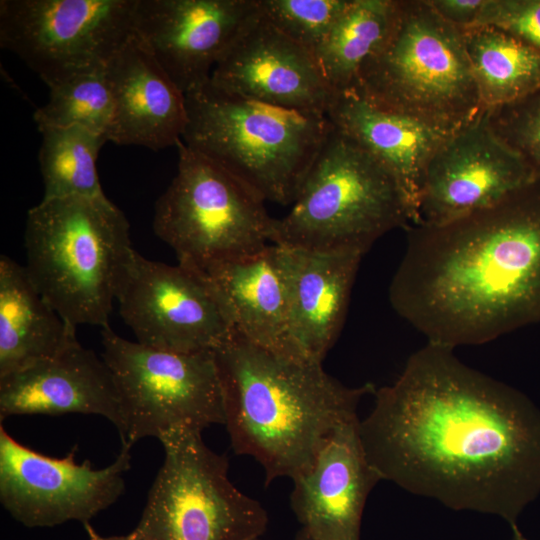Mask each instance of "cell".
Wrapping results in <instances>:
<instances>
[{"instance_id":"cell-1","label":"cell","mask_w":540,"mask_h":540,"mask_svg":"<svg viewBox=\"0 0 540 540\" xmlns=\"http://www.w3.org/2000/svg\"><path fill=\"white\" fill-rule=\"evenodd\" d=\"M360 420L381 480L517 528L540 494V409L524 393L426 343Z\"/></svg>"},{"instance_id":"cell-2","label":"cell","mask_w":540,"mask_h":540,"mask_svg":"<svg viewBox=\"0 0 540 540\" xmlns=\"http://www.w3.org/2000/svg\"><path fill=\"white\" fill-rule=\"evenodd\" d=\"M390 286L398 315L455 349L540 322V177L495 205L410 224Z\"/></svg>"},{"instance_id":"cell-3","label":"cell","mask_w":540,"mask_h":540,"mask_svg":"<svg viewBox=\"0 0 540 540\" xmlns=\"http://www.w3.org/2000/svg\"><path fill=\"white\" fill-rule=\"evenodd\" d=\"M225 426L238 455L253 457L265 485L308 470L329 436L355 421L372 384L348 387L322 363L275 354L235 335L214 350Z\"/></svg>"},{"instance_id":"cell-4","label":"cell","mask_w":540,"mask_h":540,"mask_svg":"<svg viewBox=\"0 0 540 540\" xmlns=\"http://www.w3.org/2000/svg\"><path fill=\"white\" fill-rule=\"evenodd\" d=\"M129 229L106 195L42 199L28 211L25 269L71 327L109 326L136 252Z\"/></svg>"},{"instance_id":"cell-5","label":"cell","mask_w":540,"mask_h":540,"mask_svg":"<svg viewBox=\"0 0 540 540\" xmlns=\"http://www.w3.org/2000/svg\"><path fill=\"white\" fill-rule=\"evenodd\" d=\"M182 141L261 200L292 204L333 129L327 115L223 91L210 80L185 94Z\"/></svg>"},{"instance_id":"cell-6","label":"cell","mask_w":540,"mask_h":540,"mask_svg":"<svg viewBox=\"0 0 540 540\" xmlns=\"http://www.w3.org/2000/svg\"><path fill=\"white\" fill-rule=\"evenodd\" d=\"M353 90L373 104L454 133L483 111L462 29L429 0H397L387 39Z\"/></svg>"},{"instance_id":"cell-7","label":"cell","mask_w":540,"mask_h":540,"mask_svg":"<svg viewBox=\"0 0 540 540\" xmlns=\"http://www.w3.org/2000/svg\"><path fill=\"white\" fill-rule=\"evenodd\" d=\"M410 224V212L393 177L333 127L291 210L274 218L271 244L367 253L384 234Z\"/></svg>"},{"instance_id":"cell-8","label":"cell","mask_w":540,"mask_h":540,"mask_svg":"<svg viewBox=\"0 0 540 540\" xmlns=\"http://www.w3.org/2000/svg\"><path fill=\"white\" fill-rule=\"evenodd\" d=\"M164 461L134 531L145 540H255L267 529L262 504L240 491L225 455L202 431L179 428L158 439Z\"/></svg>"},{"instance_id":"cell-9","label":"cell","mask_w":540,"mask_h":540,"mask_svg":"<svg viewBox=\"0 0 540 540\" xmlns=\"http://www.w3.org/2000/svg\"><path fill=\"white\" fill-rule=\"evenodd\" d=\"M177 172L155 204L153 229L179 263L200 270L271 244L264 201L181 140Z\"/></svg>"},{"instance_id":"cell-10","label":"cell","mask_w":540,"mask_h":540,"mask_svg":"<svg viewBox=\"0 0 540 540\" xmlns=\"http://www.w3.org/2000/svg\"><path fill=\"white\" fill-rule=\"evenodd\" d=\"M102 358L115 379L125 420L122 446L179 428L203 431L225 424L224 396L214 351L154 348L101 328Z\"/></svg>"},{"instance_id":"cell-11","label":"cell","mask_w":540,"mask_h":540,"mask_svg":"<svg viewBox=\"0 0 540 540\" xmlns=\"http://www.w3.org/2000/svg\"><path fill=\"white\" fill-rule=\"evenodd\" d=\"M137 0H1L0 45L48 87L105 68L134 31Z\"/></svg>"},{"instance_id":"cell-12","label":"cell","mask_w":540,"mask_h":540,"mask_svg":"<svg viewBox=\"0 0 540 540\" xmlns=\"http://www.w3.org/2000/svg\"><path fill=\"white\" fill-rule=\"evenodd\" d=\"M117 301L137 342L154 348L214 351L236 333L209 276L183 263L152 261L136 251Z\"/></svg>"},{"instance_id":"cell-13","label":"cell","mask_w":540,"mask_h":540,"mask_svg":"<svg viewBox=\"0 0 540 540\" xmlns=\"http://www.w3.org/2000/svg\"><path fill=\"white\" fill-rule=\"evenodd\" d=\"M131 449L122 446L110 465L96 469L75 460L77 447L63 458L39 453L15 440L0 425V501L26 527L89 522L125 490Z\"/></svg>"},{"instance_id":"cell-14","label":"cell","mask_w":540,"mask_h":540,"mask_svg":"<svg viewBox=\"0 0 540 540\" xmlns=\"http://www.w3.org/2000/svg\"><path fill=\"white\" fill-rule=\"evenodd\" d=\"M538 177L495 134L484 110L449 136L431 158L416 224H444L491 207Z\"/></svg>"},{"instance_id":"cell-15","label":"cell","mask_w":540,"mask_h":540,"mask_svg":"<svg viewBox=\"0 0 540 540\" xmlns=\"http://www.w3.org/2000/svg\"><path fill=\"white\" fill-rule=\"evenodd\" d=\"M258 0H137L134 29L184 93L207 83Z\"/></svg>"},{"instance_id":"cell-16","label":"cell","mask_w":540,"mask_h":540,"mask_svg":"<svg viewBox=\"0 0 540 540\" xmlns=\"http://www.w3.org/2000/svg\"><path fill=\"white\" fill-rule=\"evenodd\" d=\"M210 82L240 97L325 115L337 94L313 51L281 33L260 11L218 61Z\"/></svg>"},{"instance_id":"cell-17","label":"cell","mask_w":540,"mask_h":540,"mask_svg":"<svg viewBox=\"0 0 540 540\" xmlns=\"http://www.w3.org/2000/svg\"><path fill=\"white\" fill-rule=\"evenodd\" d=\"M359 422L335 429L313 465L292 479V511L313 540H360L364 507L381 477L367 458Z\"/></svg>"},{"instance_id":"cell-18","label":"cell","mask_w":540,"mask_h":540,"mask_svg":"<svg viewBox=\"0 0 540 540\" xmlns=\"http://www.w3.org/2000/svg\"><path fill=\"white\" fill-rule=\"evenodd\" d=\"M94 414L117 429L125 420L109 367L78 341L57 355L0 377V420L16 415Z\"/></svg>"},{"instance_id":"cell-19","label":"cell","mask_w":540,"mask_h":540,"mask_svg":"<svg viewBox=\"0 0 540 540\" xmlns=\"http://www.w3.org/2000/svg\"><path fill=\"white\" fill-rule=\"evenodd\" d=\"M106 76L114 103L108 141L157 151L182 140L185 94L135 29L107 64Z\"/></svg>"},{"instance_id":"cell-20","label":"cell","mask_w":540,"mask_h":540,"mask_svg":"<svg viewBox=\"0 0 540 540\" xmlns=\"http://www.w3.org/2000/svg\"><path fill=\"white\" fill-rule=\"evenodd\" d=\"M282 248L295 357L322 363L340 334L356 274L366 253Z\"/></svg>"},{"instance_id":"cell-21","label":"cell","mask_w":540,"mask_h":540,"mask_svg":"<svg viewBox=\"0 0 540 540\" xmlns=\"http://www.w3.org/2000/svg\"><path fill=\"white\" fill-rule=\"evenodd\" d=\"M326 115L393 177L416 224L427 166L453 133L378 107L353 89L337 93Z\"/></svg>"},{"instance_id":"cell-22","label":"cell","mask_w":540,"mask_h":540,"mask_svg":"<svg viewBox=\"0 0 540 540\" xmlns=\"http://www.w3.org/2000/svg\"><path fill=\"white\" fill-rule=\"evenodd\" d=\"M203 271L223 298L237 335L265 350L296 359L281 246L269 244L255 254L216 263Z\"/></svg>"},{"instance_id":"cell-23","label":"cell","mask_w":540,"mask_h":540,"mask_svg":"<svg viewBox=\"0 0 540 540\" xmlns=\"http://www.w3.org/2000/svg\"><path fill=\"white\" fill-rule=\"evenodd\" d=\"M76 329L40 294L25 266L0 256V377L51 358L77 342Z\"/></svg>"},{"instance_id":"cell-24","label":"cell","mask_w":540,"mask_h":540,"mask_svg":"<svg viewBox=\"0 0 540 540\" xmlns=\"http://www.w3.org/2000/svg\"><path fill=\"white\" fill-rule=\"evenodd\" d=\"M462 31L484 110L514 103L540 89V51L496 27Z\"/></svg>"},{"instance_id":"cell-25","label":"cell","mask_w":540,"mask_h":540,"mask_svg":"<svg viewBox=\"0 0 540 540\" xmlns=\"http://www.w3.org/2000/svg\"><path fill=\"white\" fill-rule=\"evenodd\" d=\"M397 0H351L313 53L336 93L353 89L392 28Z\"/></svg>"},{"instance_id":"cell-26","label":"cell","mask_w":540,"mask_h":540,"mask_svg":"<svg viewBox=\"0 0 540 540\" xmlns=\"http://www.w3.org/2000/svg\"><path fill=\"white\" fill-rule=\"evenodd\" d=\"M38 130L43 199L105 195L96 169L99 151L107 142L103 136L77 126Z\"/></svg>"},{"instance_id":"cell-27","label":"cell","mask_w":540,"mask_h":540,"mask_svg":"<svg viewBox=\"0 0 540 540\" xmlns=\"http://www.w3.org/2000/svg\"><path fill=\"white\" fill-rule=\"evenodd\" d=\"M49 91L48 101L34 113L38 129L77 126L108 141L114 103L106 67L73 74Z\"/></svg>"},{"instance_id":"cell-28","label":"cell","mask_w":540,"mask_h":540,"mask_svg":"<svg viewBox=\"0 0 540 540\" xmlns=\"http://www.w3.org/2000/svg\"><path fill=\"white\" fill-rule=\"evenodd\" d=\"M351 0H258L261 15L281 33L311 49Z\"/></svg>"},{"instance_id":"cell-29","label":"cell","mask_w":540,"mask_h":540,"mask_svg":"<svg viewBox=\"0 0 540 540\" xmlns=\"http://www.w3.org/2000/svg\"><path fill=\"white\" fill-rule=\"evenodd\" d=\"M485 111L495 134L540 176V89L514 103Z\"/></svg>"},{"instance_id":"cell-30","label":"cell","mask_w":540,"mask_h":540,"mask_svg":"<svg viewBox=\"0 0 540 540\" xmlns=\"http://www.w3.org/2000/svg\"><path fill=\"white\" fill-rule=\"evenodd\" d=\"M474 26L504 30L540 51V0H486Z\"/></svg>"},{"instance_id":"cell-31","label":"cell","mask_w":540,"mask_h":540,"mask_svg":"<svg viewBox=\"0 0 540 540\" xmlns=\"http://www.w3.org/2000/svg\"><path fill=\"white\" fill-rule=\"evenodd\" d=\"M448 23L466 29L476 24L486 0H429Z\"/></svg>"},{"instance_id":"cell-32","label":"cell","mask_w":540,"mask_h":540,"mask_svg":"<svg viewBox=\"0 0 540 540\" xmlns=\"http://www.w3.org/2000/svg\"><path fill=\"white\" fill-rule=\"evenodd\" d=\"M88 540H145L134 530L126 535H113V536H104L99 534L89 522L83 524Z\"/></svg>"},{"instance_id":"cell-33","label":"cell","mask_w":540,"mask_h":540,"mask_svg":"<svg viewBox=\"0 0 540 540\" xmlns=\"http://www.w3.org/2000/svg\"><path fill=\"white\" fill-rule=\"evenodd\" d=\"M513 536L511 540H528L520 531L518 528H513Z\"/></svg>"},{"instance_id":"cell-34","label":"cell","mask_w":540,"mask_h":540,"mask_svg":"<svg viewBox=\"0 0 540 540\" xmlns=\"http://www.w3.org/2000/svg\"><path fill=\"white\" fill-rule=\"evenodd\" d=\"M294 540H313V539L310 538L304 531L300 529L295 535Z\"/></svg>"},{"instance_id":"cell-35","label":"cell","mask_w":540,"mask_h":540,"mask_svg":"<svg viewBox=\"0 0 540 540\" xmlns=\"http://www.w3.org/2000/svg\"><path fill=\"white\" fill-rule=\"evenodd\" d=\"M255 540H261V538L255 539Z\"/></svg>"}]
</instances>
